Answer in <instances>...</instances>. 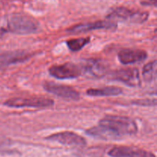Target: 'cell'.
<instances>
[{
    "instance_id": "15",
    "label": "cell",
    "mask_w": 157,
    "mask_h": 157,
    "mask_svg": "<svg viewBox=\"0 0 157 157\" xmlns=\"http://www.w3.org/2000/svg\"><path fill=\"white\" fill-rule=\"evenodd\" d=\"M90 41V37H81V38H71L66 41L67 47L72 52H77L87 45Z\"/></svg>"
},
{
    "instance_id": "14",
    "label": "cell",
    "mask_w": 157,
    "mask_h": 157,
    "mask_svg": "<svg viewBox=\"0 0 157 157\" xmlns=\"http://www.w3.org/2000/svg\"><path fill=\"white\" fill-rule=\"evenodd\" d=\"M123 90L119 87L110 86L102 88H90L87 90V94L91 97H104L117 96L122 94Z\"/></svg>"
},
{
    "instance_id": "1",
    "label": "cell",
    "mask_w": 157,
    "mask_h": 157,
    "mask_svg": "<svg viewBox=\"0 0 157 157\" xmlns=\"http://www.w3.org/2000/svg\"><path fill=\"white\" fill-rule=\"evenodd\" d=\"M137 131V125L131 118L124 116L107 115L99 121L98 126L89 129L86 133L94 137L110 140L136 134Z\"/></svg>"
},
{
    "instance_id": "19",
    "label": "cell",
    "mask_w": 157,
    "mask_h": 157,
    "mask_svg": "<svg viewBox=\"0 0 157 157\" xmlns=\"http://www.w3.org/2000/svg\"><path fill=\"white\" fill-rule=\"evenodd\" d=\"M5 32H6V30H5V29H0V38H1V37L4 35Z\"/></svg>"
},
{
    "instance_id": "12",
    "label": "cell",
    "mask_w": 157,
    "mask_h": 157,
    "mask_svg": "<svg viewBox=\"0 0 157 157\" xmlns=\"http://www.w3.org/2000/svg\"><path fill=\"white\" fill-rule=\"evenodd\" d=\"M147 58V53L141 49H123L118 53V59L123 64L139 62Z\"/></svg>"
},
{
    "instance_id": "11",
    "label": "cell",
    "mask_w": 157,
    "mask_h": 157,
    "mask_svg": "<svg viewBox=\"0 0 157 157\" xmlns=\"http://www.w3.org/2000/svg\"><path fill=\"white\" fill-rule=\"evenodd\" d=\"M82 71L85 72L89 76L94 78H101L107 73V65L102 60H87L83 66Z\"/></svg>"
},
{
    "instance_id": "2",
    "label": "cell",
    "mask_w": 157,
    "mask_h": 157,
    "mask_svg": "<svg viewBox=\"0 0 157 157\" xmlns=\"http://www.w3.org/2000/svg\"><path fill=\"white\" fill-rule=\"evenodd\" d=\"M7 25L9 31L18 35L35 33L39 29V25L35 19L18 14L9 17Z\"/></svg>"
},
{
    "instance_id": "16",
    "label": "cell",
    "mask_w": 157,
    "mask_h": 157,
    "mask_svg": "<svg viewBox=\"0 0 157 157\" xmlns=\"http://www.w3.org/2000/svg\"><path fill=\"white\" fill-rule=\"evenodd\" d=\"M143 76L147 82H150L156 79V61L147 63L143 68Z\"/></svg>"
},
{
    "instance_id": "17",
    "label": "cell",
    "mask_w": 157,
    "mask_h": 157,
    "mask_svg": "<svg viewBox=\"0 0 157 157\" xmlns=\"http://www.w3.org/2000/svg\"><path fill=\"white\" fill-rule=\"evenodd\" d=\"M133 104L141 106H156V100H137L133 101Z\"/></svg>"
},
{
    "instance_id": "8",
    "label": "cell",
    "mask_w": 157,
    "mask_h": 157,
    "mask_svg": "<svg viewBox=\"0 0 157 157\" xmlns=\"http://www.w3.org/2000/svg\"><path fill=\"white\" fill-rule=\"evenodd\" d=\"M108 155L110 157H156L151 152L128 146L113 147L109 150Z\"/></svg>"
},
{
    "instance_id": "4",
    "label": "cell",
    "mask_w": 157,
    "mask_h": 157,
    "mask_svg": "<svg viewBox=\"0 0 157 157\" xmlns=\"http://www.w3.org/2000/svg\"><path fill=\"white\" fill-rule=\"evenodd\" d=\"M4 105L9 107H34V108H46L54 105V101L51 98L41 97L32 98H14L8 100Z\"/></svg>"
},
{
    "instance_id": "6",
    "label": "cell",
    "mask_w": 157,
    "mask_h": 157,
    "mask_svg": "<svg viewBox=\"0 0 157 157\" xmlns=\"http://www.w3.org/2000/svg\"><path fill=\"white\" fill-rule=\"evenodd\" d=\"M47 140L54 141V142L59 143L62 145L69 146V147H85L87 142L84 137L80 135L70 131L60 132V133L52 134L45 138Z\"/></svg>"
},
{
    "instance_id": "7",
    "label": "cell",
    "mask_w": 157,
    "mask_h": 157,
    "mask_svg": "<svg viewBox=\"0 0 157 157\" xmlns=\"http://www.w3.org/2000/svg\"><path fill=\"white\" fill-rule=\"evenodd\" d=\"M43 87L46 91L60 98L74 101H78L80 99L79 92L70 86L61 85L53 82H45Z\"/></svg>"
},
{
    "instance_id": "3",
    "label": "cell",
    "mask_w": 157,
    "mask_h": 157,
    "mask_svg": "<svg viewBox=\"0 0 157 157\" xmlns=\"http://www.w3.org/2000/svg\"><path fill=\"white\" fill-rule=\"evenodd\" d=\"M147 12L133 10L126 7H117L113 9L107 16V19L113 21H129L131 23H143L148 18Z\"/></svg>"
},
{
    "instance_id": "10",
    "label": "cell",
    "mask_w": 157,
    "mask_h": 157,
    "mask_svg": "<svg viewBox=\"0 0 157 157\" xmlns=\"http://www.w3.org/2000/svg\"><path fill=\"white\" fill-rule=\"evenodd\" d=\"M113 80L124 83L130 87H137L140 85L139 71L136 68H124L116 71L113 73Z\"/></svg>"
},
{
    "instance_id": "13",
    "label": "cell",
    "mask_w": 157,
    "mask_h": 157,
    "mask_svg": "<svg viewBox=\"0 0 157 157\" xmlns=\"http://www.w3.org/2000/svg\"><path fill=\"white\" fill-rule=\"evenodd\" d=\"M31 55L25 51H13L0 53V66H8L26 61Z\"/></svg>"
},
{
    "instance_id": "5",
    "label": "cell",
    "mask_w": 157,
    "mask_h": 157,
    "mask_svg": "<svg viewBox=\"0 0 157 157\" xmlns=\"http://www.w3.org/2000/svg\"><path fill=\"white\" fill-rule=\"evenodd\" d=\"M49 74L58 79H74L82 75V68L78 64L67 62L53 65L48 69Z\"/></svg>"
},
{
    "instance_id": "18",
    "label": "cell",
    "mask_w": 157,
    "mask_h": 157,
    "mask_svg": "<svg viewBox=\"0 0 157 157\" xmlns=\"http://www.w3.org/2000/svg\"><path fill=\"white\" fill-rule=\"evenodd\" d=\"M143 4L144 5H151V6H156V0H150L149 2H142Z\"/></svg>"
},
{
    "instance_id": "9",
    "label": "cell",
    "mask_w": 157,
    "mask_h": 157,
    "mask_svg": "<svg viewBox=\"0 0 157 157\" xmlns=\"http://www.w3.org/2000/svg\"><path fill=\"white\" fill-rule=\"evenodd\" d=\"M116 28V21L106 18V20L76 25L69 28L67 31L72 33H81V32H87L89 31L97 30V29H115Z\"/></svg>"
}]
</instances>
